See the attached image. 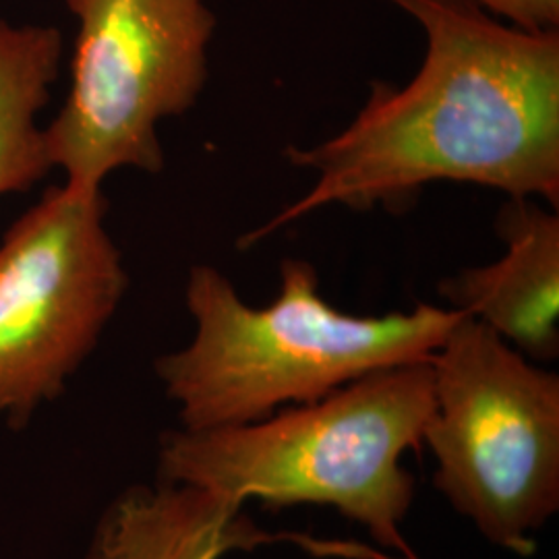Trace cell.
<instances>
[{
  "label": "cell",
  "mask_w": 559,
  "mask_h": 559,
  "mask_svg": "<svg viewBox=\"0 0 559 559\" xmlns=\"http://www.w3.org/2000/svg\"><path fill=\"white\" fill-rule=\"evenodd\" d=\"M274 543H293L316 558L396 559L359 540L267 533L239 501L164 480L133 485L110 501L83 559H222Z\"/></svg>",
  "instance_id": "7"
},
{
  "label": "cell",
  "mask_w": 559,
  "mask_h": 559,
  "mask_svg": "<svg viewBox=\"0 0 559 559\" xmlns=\"http://www.w3.org/2000/svg\"><path fill=\"white\" fill-rule=\"evenodd\" d=\"M60 57L57 27L0 20V198L27 191L52 170L38 117Z\"/></svg>",
  "instance_id": "9"
},
{
  "label": "cell",
  "mask_w": 559,
  "mask_h": 559,
  "mask_svg": "<svg viewBox=\"0 0 559 559\" xmlns=\"http://www.w3.org/2000/svg\"><path fill=\"white\" fill-rule=\"evenodd\" d=\"M78 20L71 87L44 127L67 185L102 189L120 168L164 170L158 124L200 102L218 27L207 0H67Z\"/></svg>",
  "instance_id": "5"
},
{
  "label": "cell",
  "mask_w": 559,
  "mask_h": 559,
  "mask_svg": "<svg viewBox=\"0 0 559 559\" xmlns=\"http://www.w3.org/2000/svg\"><path fill=\"white\" fill-rule=\"evenodd\" d=\"M390 2L425 32L419 71L400 87L373 83L336 135L286 150L313 185L240 237L242 249L325 207H404L433 182L558 207L559 29H522L473 0Z\"/></svg>",
  "instance_id": "1"
},
{
  "label": "cell",
  "mask_w": 559,
  "mask_h": 559,
  "mask_svg": "<svg viewBox=\"0 0 559 559\" xmlns=\"http://www.w3.org/2000/svg\"><path fill=\"white\" fill-rule=\"evenodd\" d=\"M493 17L531 32L559 29V0H473Z\"/></svg>",
  "instance_id": "10"
},
{
  "label": "cell",
  "mask_w": 559,
  "mask_h": 559,
  "mask_svg": "<svg viewBox=\"0 0 559 559\" xmlns=\"http://www.w3.org/2000/svg\"><path fill=\"white\" fill-rule=\"evenodd\" d=\"M500 260L466 267L440 284L448 307L496 332L526 359L559 357L558 207L508 198L496 221Z\"/></svg>",
  "instance_id": "8"
},
{
  "label": "cell",
  "mask_w": 559,
  "mask_h": 559,
  "mask_svg": "<svg viewBox=\"0 0 559 559\" xmlns=\"http://www.w3.org/2000/svg\"><path fill=\"white\" fill-rule=\"evenodd\" d=\"M102 189H48L0 240V417L20 429L98 346L129 288Z\"/></svg>",
  "instance_id": "6"
},
{
  "label": "cell",
  "mask_w": 559,
  "mask_h": 559,
  "mask_svg": "<svg viewBox=\"0 0 559 559\" xmlns=\"http://www.w3.org/2000/svg\"><path fill=\"white\" fill-rule=\"evenodd\" d=\"M185 305L193 338L154 369L189 431L255 423L365 376L431 360L466 316L429 302L346 313L323 297L316 265L302 258L282 260L278 295L263 307L242 299L218 267L193 265Z\"/></svg>",
  "instance_id": "2"
},
{
  "label": "cell",
  "mask_w": 559,
  "mask_h": 559,
  "mask_svg": "<svg viewBox=\"0 0 559 559\" xmlns=\"http://www.w3.org/2000/svg\"><path fill=\"white\" fill-rule=\"evenodd\" d=\"M433 411L431 362L383 369L320 400L239 427L162 436L158 477L247 506H328L396 559H423L402 533L415 479L402 460Z\"/></svg>",
  "instance_id": "3"
},
{
  "label": "cell",
  "mask_w": 559,
  "mask_h": 559,
  "mask_svg": "<svg viewBox=\"0 0 559 559\" xmlns=\"http://www.w3.org/2000/svg\"><path fill=\"white\" fill-rule=\"evenodd\" d=\"M433 487L483 539L528 558L559 512V376L464 316L431 357Z\"/></svg>",
  "instance_id": "4"
}]
</instances>
